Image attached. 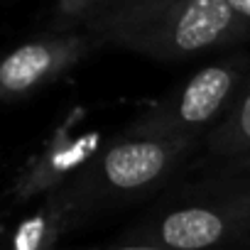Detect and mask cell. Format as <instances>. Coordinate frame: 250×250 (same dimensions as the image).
I'll use <instances>...</instances> for the list:
<instances>
[{
  "label": "cell",
  "mask_w": 250,
  "mask_h": 250,
  "mask_svg": "<svg viewBox=\"0 0 250 250\" xmlns=\"http://www.w3.org/2000/svg\"><path fill=\"white\" fill-rule=\"evenodd\" d=\"M64 250H172L162 245H147V243H128V240H115L103 245H81V248H64Z\"/></svg>",
  "instance_id": "52a82bcc"
},
{
  "label": "cell",
  "mask_w": 250,
  "mask_h": 250,
  "mask_svg": "<svg viewBox=\"0 0 250 250\" xmlns=\"http://www.w3.org/2000/svg\"><path fill=\"white\" fill-rule=\"evenodd\" d=\"M206 150L211 157L223 160L226 165L250 155V83L240 88L228 115L206 138Z\"/></svg>",
  "instance_id": "8992f818"
},
{
  "label": "cell",
  "mask_w": 250,
  "mask_h": 250,
  "mask_svg": "<svg viewBox=\"0 0 250 250\" xmlns=\"http://www.w3.org/2000/svg\"><path fill=\"white\" fill-rule=\"evenodd\" d=\"M233 250H250V233H248V235H245V238H243V240L233 248Z\"/></svg>",
  "instance_id": "30bf717a"
},
{
  "label": "cell",
  "mask_w": 250,
  "mask_h": 250,
  "mask_svg": "<svg viewBox=\"0 0 250 250\" xmlns=\"http://www.w3.org/2000/svg\"><path fill=\"white\" fill-rule=\"evenodd\" d=\"M76 221V206L66 187H59L54 194L47 196V201L32 218L20 223L15 233V250H57L59 235L69 230Z\"/></svg>",
  "instance_id": "5b68a950"
},
{
  "label": "cell",
  "mask_w": 250,
  "mask_h": 250,
  "mask_svg": "<svg viewBox=\"0 0 250 250\" xmlns=\"http://www.w3.org/2000/svg\"><path fill=\"white\" fill-rule=\"evenodd\" d=\"M250 233V187L196 194L194 201L162 208L120 240L172 250H233Z\"/></svg>",
  "instance_id": "7a4b0ae2"
},
{
  "label": "cell",
  "mask_w": 250,
  "mask_h": 250,
  "mask_svg": "<svg viewBox=\"0 0 250 250\" xmlns=\"http://www.w3.org/2000/svg\"><path fill=\"white\" fill-rule=\"evenodd\" d=\"M228 5L233 8L235 15H243L250 20V0H228Z\"/></svg>",
  "instance_id": "9c48e42d"
},
{
  "label": "cell",
  "mask_w": 250,
  "mask_h": 250,
  "mask_svg": "<svg viewBox=\"0 0 250 250\" xmlns=\"http://www.w3.org/2000/svg\"><path fill=\"white\" fill-rule=\"evenodd\" d=\"M81 57L76 40L27 42L10 52L0 64V93L8 101L25 98L57 79L74 59Z\"/></svg>",
  "instance_id": "277c9868"
},
{
  "label": "cell",
  "mask_w": 250,
  "mask_h": 250,
  "mask_svg": "<svg viewBox=\"0 0 250 250\" xmlns=\"http://www.w3.org/2000/svg\"><path fill=\"white\" fill-rule=\"evenodd\" d=\"M226 167L233 174H250V155H245V157H240V160H235V162H230Z\"/></svg>",
  "instance_id": "ba28073f"
},
{
  "label": "cell",
  "mask_w": 250,
  "mask_h": 250,
  "mask_svg": "<svg viewBox=\"0 0 250 250\" xmlns=\"http://www.w3.org/2000/svg\"><path fill=\"white\" fill-rule=\"evenodd\" d=\"M243 86V64L223 62L194 71L172 93L140 113L123 135L155 140H196L228 115Z\"/></svg>",
  "instance_id": "3957f363"
},
{
  "label": "cell",
  "mask_w": 250,
  "mask_h": 250,
  "mask_svg": "<svg viewBox=\"0 0 250 250\" xmlns=\"http://www.w3.org/2000/svg\"><path fill=\"white\" fill-rule=\"evenodd\" d=\"M196 140L120 135L96 160H91L71 184H66L79 221L96 208L101 211L105 206L155 194L196 152Z\"/></svg>",
  "instance_id": "6da1fadb"
}]
</instances>
